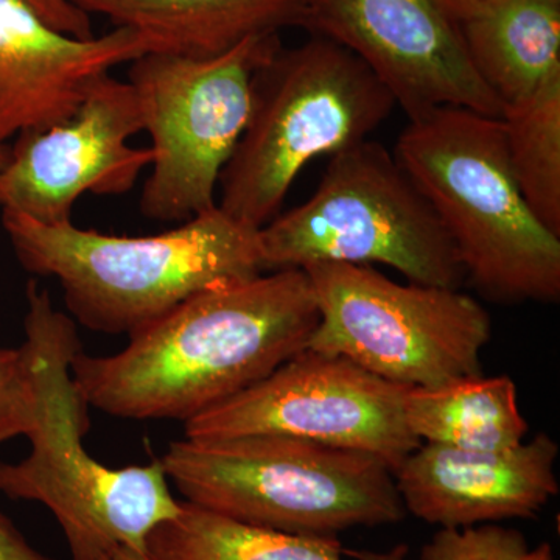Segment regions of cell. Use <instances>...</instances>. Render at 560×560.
<instances>
[{
  "label": "cell",
  "mask_w": 560,
  "mask_h": 560,
  "mask_svg": "<svg viewBox=\"0 0 560 560\" xmlns=\"http://www.w3.org/2000/svg\"><path fill=\"white\" fill-rule=\"evenodd\" d=\"M24 346L36 388L32 451L20 463H0V493L36 501L57 518L70 560H106L120 548L145 552L147 539L179 511L161 460L110 469L84 447L88 405L72 378L81 350L75 320L51 304L31 280L25 290Z\"/></svg>",
  "instance_id": "cell-2"
},
{
  "label": "cell",
  "mask_w": 560,
  "mask_h": 560,
  "mask_svg": "<svg viewBox=\"0 0 560 560\" xmlns=\"http://www.w3.org/2000/svg\"><path fill=\"white\" fill-rule=\"evenodd\" d=\"M150 51L160 47L132 28L81 39L25 0H0V142L68 119L110 70Z\"/></svg>",
  "instance_id": "cell-13"
},
{
  "label": "cell",
  "mask_w": 560,
  "mask_h": 560,
  "mask_svg": "<svg viewBox=\"0 0 560 560\" xmlns=\"http://www.w3.org/2000/svg\"><path fill=\"white\" fill-rule=\"evenodd\" d=\"M460 27L503 113L560 72V0H463Z\"/></svg>",
  "instance_id": "cell-15"
},
{
  "label": "cell",
  "mask_w": 560,
  "mask_h": 560,
  "mask_svg": "<svg viewBox=\"0 0 560 560\" xmlns=\"http://www.w3.org/2000/svg\"><path fill=\"white\" fill-rule=\"evenodd\" d=\"M404 416L420 442L460 451L515 447L529 430L510 375L480 374L436 388H408Z\"/></svg>",
  "instance_id": "cell-17"
},
{
  "label": "cell",
  "mask_w": 560,
  "mask_h": 560,
  "mask_svg": "<svg viewBox=\"0 0 560 560\" xmlns=\"http://www.w3.org/2000/svg\"><path fill=\"white\" fill-rule=\"evenodd\" d=\"M160 460L184 501L257 528L337 537L407 515L394 471L348 448L279 434L183 438Z\"/></svg>",
  "instance_id": "cell-5"
},
{
  "label": "cell",
  "mask_w": 560,
  "mask_h": 560,
  "mask_svg": "<svg viewBox=\"0 0 560 560\" xmlns=\"http://www.w3.org/2000/svg\"><path fill=\"white\" fill-rule=\"evenodd\" d=\"M106 560H150L147 558L145 552L131 550V548H120L109 556Z\"/></svg>",
  "instance_id": "cell-24"
},
{
  "label": "cell",
  "mask_w": 560,
  "mask_h": 560,
  "mask_svg": "<svg viewBox=\"0 0 560 560\" xmlns=\"http://www.w3.org/2000/svg\"><path fill=\"white\" fill-rule=\"evenodd\" d=\"M397 103L363 61L324 36L280 46L250 80V109L220 178L219 208L264 228L305 165L370 139Z\"/></svg>",
  "instance_id": "cell-6"
},
{
  "label": "cell",
  "mask_w": 560,
  "mask_h": 560,
  "mask_svg": "<svg viewBox=\"0 0 560 560\" xmlns=\"http://www.w3.org/2000/svg\"><path fill=\"white\" fill-rule=\"evenodd\" d=\"M420 560H556L550 544L530 547L521 530L495 523L440 529L423 547Z\"/></svg>",
  "instance_id": "cell-20"
},
{
  "label": "cell",
  "mask_w": 560,
  "mask_h": 560,
  "mask_svg": "<svg viewBox=\"0 0 560 560\" xmlns=\"http://www.w3.org/2000/svg\"><path fill=\"white\" fill-rule=\"evenodd\" d=\"M280 46L278 32L261 33L215 57L150 51L130 62L153 156L143 215L183 223L215 208L221 173L248 124L250 80Z\"/></svg>",
  "instance_id": "cell-9"
},
{
  "label": "cell",
  "mask_w": 560,
  "mask_h": 560,
  "mask_svg": "<svg viewBox=\"0 0 560 560\" xmlns=\"http://www.w3.org/2000/svg\"><path fill=\"white\" fill-rule=\"evenodd\" d=\"M318 319L307 272L265 271L194 294L116 355L80 350L72 378L88 407L113 418L186 423L307 348Z\"/></svg>",
  "instance_id": "cell-1"
},
{
  "label": "cell",
  "mask_w": 560,
  "mask_h": 560,
  "mask_svg": "<svg viewBox=\"0 0 560 560\" xmlns=\"http://www.w3.org/2000/svg\"><path fill=\"white\" fill-rule=\"evenodd\" d=\"M265 271L319 261L385 265L412 283L460 289L458 250L394 151L366 139L330 156L315 194L260 228Z\"/></svg>",
  "instance_id": "cell-7"
},
{
  "label": "cell",
  "mask_w": 560,
  "mask_h": 560,
  "mask_svg": "<svg viewBox=\"0 0 560 560\" xmlns=\"http://www.w3.org/2000/svg\"><path fill=\"white\" fill-rule=\"evenodd\" d=\"M463 0H308L300 27L355 54L408 119L453 106L503 116L470 60Z\"/></svg>",
  "instance_id": "cell-11"
},
{
  "label": "cell",
  "mask_w": 560,
  "mask_h": 560,
  "mask_svg": "<svg viewBox=\"0 0 560 560\" xmlns=\"http://www.w3.org/2000/svg\"><path fill=\"white\" fill-rule=\"evenodd\" d=\"M140 131L135 88L106 75L68 119L18 136L0 168V210L61 224L84 194H127L153 160L130 145Z\"/></svg>",
  "instance_id": "cell-12"
},
{
  "label": "cell",
  "mask_w": 560,
  "mask_h": 560,
  "mask_svg": "<svg viewBox=\"0 0 560 560\" xmlns=\"http://www.w3.org/2000/svg\"><path fill=\"white\" fill-rule=\"evenodd\" d=\"M407 390L342 357L305 348L260 382L184 423V438L279 434L368 453L396 471L422 444L405 422Z\"/></svg>",
  "instance_id": "cell-10"
},
{
  "label": "cell",
  "mask_w": 560,
  "mask_h": 560,
  "mask_svg": "<svg viewBox=\"0 0 560 560\" xmlns=\"http://www.w3.org/2000/svg\"><path fill=\"white\" fill-rule=\"evenodd\" d=\"M0 560H55L33 548L10 518L0 512Z\"/></svg>",
  "instance_id": "cell-23"
},
{
  "label": "cell",
  "mask_w": 560,
  "mask_h": 560,
  "mask_svg": "<svg viewBox=\"0 0 560 560\" xmlns=\"http://www.w3.org/2000/svg\"><path fill=\"white\" fill-rule=\"evenodd\" d=\"M337 537L257 528L180 500L179 511L150 534V560H346Z\"/></svg>",
  "instance_id": "cell-18"
},
{
  "label": "cell",
  "mask_w": 560,
  "mask_h": 560,
  "mask_svg": "<svg viewBox=\"0 0 560 560\" xmlns=\"http://www.w3.org/2000/svg\"><path fill=\"white\" fill-rule=\"evenodd\" d=\"M36 422V388L24 345L0 348V444L28 436Z\"/></svg>",
  "instance_id": "cell-21"
},
{
  "label": "cell",
  "mask_w": 560,
  "mask_h": 560,
  "mask_svg": "<svg viewBox=\"0 0 560 560\" xmlns=\"http://www.w3.org/2000/svg\"><path fill=\"white\" fill-rule=\"evenodd\" d=\"M508 160L537 219L560 237V72L501 116Z\"/></svg>",
  "instance_id": "cell-19"
},
{
  "label": "cell",
  "mask_w": 560,
  "mask_h": 560,
  "mask_svg": "<svg viewBox=\"0 0 560 560\" xmlns=\"http://www.w3.org/2000/svg\"><path fill=\"white\" fill-rule=\"evenodd\" d=\"M302 270L319 313L307 349L342 357L407 388L482 374L492 320L460 289L405 285L375 268L335 261Z\"/></svg>",
  "instance_id": "cell-8"
},
{
  "label": "cell",
  "mask_w": 560,
  "mask_h": 560,
  "mask_svg": "<svg viewBox=\"0 0 560 560\" xmlns=\"http://www.w3.org/2000/svg\"><path fill=\"white\" fill-rule=\"evenodd\" d=\"M38 11L51 27L77 38L88 39L94 36L91 16L73 5L70 0H25Z\"/></svg>",
  "instance_id": "cell-22"
},
{
  "label": "cell",
  "mask_w": 560,
  "mask_h": 560,
  "mask_svg": "<svg viewBox=\"0 0 560 560\" xmlns=\"http://www.w3.org/2000/svg\"><path fill=\"white\" fill-rule=\"evenodd\" d=\"M24 270L60 282L72 319L103 334H136L180 302L221 283L265 272L260 230L219 208L147 237L46 224L2 210Z\"/></svg>",
  "instance_id": "cell-3"
},
{
  "label": "cell",
  "mask_w": 560,
  "mask_h": 560,
  "mask_svg": "<svg viewBox=\"0 0 560 560\" xmlns=\"http://www.w3.org/2000/svg\"><path fill=\"white\" fill-rule=\"evenodd\" d=\"M559 444L537 433L504 451L422 442L394 471L405 511L441 529L539 514L559 493Z\"/></svg>",
  "instance_id": "cell-14"
},
{
  "label": "cell",
  "mask_w": 560,
  "mask_h": 560,
  "mask_svg": "<svg viewBox=\"0 0 560 560\" xmlns=\"http://www.w3.org/2000/svg\"><path fill=\"white\" fill-rule=\"evenodd\" d=\"M10 147L7 143L0 142V168L5 165L7 160H9Z\"/></svg>",
  "instance_id": "cell-25"
},
{
  "label": "cell",
  "mask_w": 560,
  "mask_h": 560,
  "mask_svg": "<svg viewBox=\"0 0 560 560\" xmlns=\"http://www.w3.org/2000/svg\"><path fill=\"white\" fill-rule=\"evenodd\" d=\"M116 27L149 36L160 51L215 57L249 36L300 27L308 0H70Z\"/></svg>",
  "instance_id": "cell-16"
},
{
  "label": "cell",
  "mask_w": 560,
  "mask_h": 560,
  "mask_svg": "<svg viewBox=\"0 0 560 560\" xmlns=\"http://www.w3.org/2000/svg\"><path fill=\"white\" fill-rule=\"evenodd\" d=\"M458 250L466 280L499 304L560 300V237L523 197L503 121L444 106L408 119L394 149Z\"/></svg>",
  "instance_id": "cell-4"
}]
</instances>
